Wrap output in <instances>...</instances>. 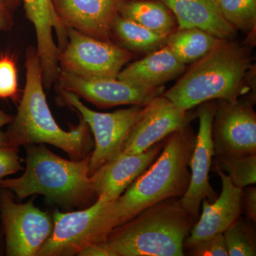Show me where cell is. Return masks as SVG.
Segmentation results:
<instances>
[{"instance_id": "1", "label": "cell", "mask_w": 256, "mask_h": 256, "mask_svg": "<svg viewBox=\"0 0 256 256\" xmlns=\"http://www.w3.org/2000/svg\"><path fill=\"white\" fill-rule=\"evenodd\" d=\"M26 84L18 114L6 133L10 146L50 144L60 148L72 160H82L94 148L90 130L84 119L64 130L56 122L47 102L36 50L26 54Z\"/></svg>"}, {"instance_id": "2", "label": "cell", "mask_w": 256, "mask_h": 256, "mask_svg": "<svg viewBox=\"0 0 256 256\" xmlns=\"http://www.w3.org/2000/svg\"><path fill=\"white\" fill-rule=\"evenodd\" d=\"M196 138L188 124L165 138L156 161L114 200L116 227L158 202L184 196L191 178L188 168Z\"/></svg>"}, {"instance_id": "3", "label": "cell", "mask_w": 256, "mask_h": 256, "mask_svg": "<svg viewBox=\"0 0 256 256\" xmlns=\"http://www.w3.org/2000/svg\"><path fill=\"white\" fill-rule=\"evenodd\" d=\"M252 65L246 47L220 40L162 96L184 110L207 101L236 100L248 92Z\"/></svg>"}, {"instance_id": "4", "label": "cell", "mask_w": 256, "mask_h": 256, "mask_svg": "<svg viewBox=\"0 0 256 256\" xmlns=\"http://www.w3.org/2000/svg\"><path fill=\"white\" fill-rule=\"evenodd\" d=\"M198 218L180 197L168 198L112 229L105 244L116 256H184L185 239Z\"/></svg>"}, {"instance_id": "5", "label": "cell", "mask_w": 256, "mask_h": 256, "mask_svg": "<svg viewBox=\"0 0 256 256\" xmlns=\"http://www.w3.org/2000/svg\"><path fill=\"white\" fill-rule=\"evenodd\" d=\"M26 146L24 173L18 178L0 180V188L14 192L21 200L40 194L65 206H85L96 198L89 173L90 154L68 160L44 144Z\"/></svg>"}, {"instance_id": "6", "label": "cell", "mask_w": 256, "mask_h": 256, "mask_svg": "<svg viewBox=\"0 0 256 256\" xmlns=\"http://www.w3.org/2000/svg\"><path fill=\"white\" fill-rule=\"evenodd\" d=\"M52 233L36 256L78 255L84 248L92 244L106 242L116 228L114 201L96 200L84 210L53 215Z\"/></svg>"}, {"instance_id": "7", "label": "cell", "mask_w": 256, "mask_h": 256, "mask_svg": "<svg viewBox=\"0 0 256 256\" xmlns=\"http://www.w3.org/2000/svg\"><path fill=\"white\" fill-rule=\"evenodd\" d=\"M60 92L62 100L78 112L94 134V151L89 162L92 176L101 166L121 154L133 127L142 116L144 106L99 112L84 105L74 92L62 88Z\"/></svg>"}, {"instance_id": "8", "label": "cell", "mask_w": 256, "mask_h": 256, "mask_svg": "<svg viewBox=\"0 0 256 256\" xmlns=\"http://www.w3.org/2000/svg\"><path fill=\"white\" fill-rule=\"evenodd\" d=\"M68 40L60 50V70L87 79L116 78L132 58L126 48L67 28Z\"/></svg>"}, {"instance_id": "9", "label": "cell", "mask_w": 256, "mask_h": 256, "mask_svg": "<svg viewBox=\"0 0 256 256\" xmlns=\"http://www.w3.org/2000/svg\"><path fill=\"white\" fill-rule=\"evenodd\" d=\"M0 196V210L6 242V255L37 256L53 230V220L32 201L18 204L9 190Z\"/></svg>"}, {"instance_id": "10", "label": "cell", "mask_w": 256, "mask_h": 256, "mask_svg": "<svg viewBox=\"0 0 256 256\" xmlns=\"http://www.w3.org/2000/svg\"><path fill=\"white\" fill-rule=\"evenodd\" d=\"M252 99L217 100L212 122L215 156L256 154V114Z\"/></svg>"}, {"instance_id": "11", "label": "cell", "mask_w": 256, "mask_h": 256, "mask_svg": "<svg viewBox=\"0 0 256 256\" xmlns=\"http://www.w3.org/2000/svg\"><path fill=\"white\" fill-rule=\"evenodd\" d=\"M26 18L36 33L37 55L44 86H52L60 74V54L68 40L67 28L56 10L54 0H22Z\"/></svg>"}, {"instance_id": "12", "label": "cell", "mask_w": 256, "mask_h": 256, "mask_svg": "<svg viewBox=\"0 0 256 256\" xmlns=\"http://www.w3.org/2000/svg\"><path fill=\"white\" fill-rule=\"evenodd\" d=\"M58 80L60 88L74 92L100 108L146 106L164 92L162 86H141L118 78H84L63 70H60Z\"/></svg>"}, {"instance_id": "13", "label": "cell", "mask_w": 256, "mask_h": 256, "mask_svg": "<svg viewBox=\"0 0 256 256\" xmlns=\"http://www.w3.org/2000/svg\"><path fill=\"white\" fill-rule=\"evenodd\" d=\"M216 101L210 100L200 104L196 116L200 119V128L196 143L190 161V183L181 202L185 210L198 218L200 206L204 198L213 202L217 194L210 183V171L212 159L215 156L212 137V122Z\"/></svg>"}, {"instance_id": "14", "label": "cell", "mask_w": 256, "mask_h": 256, "mask_svg": "<svg viewBox=\"0 0 256 256\" xmlns=\"http://www.w3.org/2000/svg\"><path fill=\"white\" fill-rule=\"evenodd\" d=\"M193 117L190 110L180 108L162 94L154 98L144 106L142 116L133 127L121 154L146 150L188 126Z\"/></svg>"}, {"instance_id": "15", "label": "cell", "mask_w": 256, "mask_h": 256, "mask_svg": "<svg viewBox=\"0 0 256 256\" xmlns=\"http://www.w3.org/2000/svg\"><path fill=\"white\" fill-rule=\"evenodd\" d=\"M164 140L142 152L121 154L96 170L92 175L96 200L112 202L118 198L156 161Z\"/></svg>"}, {"instance_id": "16", "label": "cell", "mask_w": 256, "mask_h": 256, "mask_svg": "<svg viewBox=\"0 0 256 256\" xmlns=\"http://www.w3.org/2000/svg\"><path fill=\"white\" fill-rule=\"evenodd\" d=\"M214 168L222 180V193L212 204L204 198L202 214L185 239L184 250L197 242L223 234L242 216V188L236 186L228 175L220 168Z\"/></svg>"}, {"instance_id": "17", "label": "cell", "mask_w": 256, "mask_h": 256, "mask_svg": "<svg viewBox=\"0 0 256 256\" xmlns=\"http://www.w3.org/2000/svg\"><path fill=\"white\" fill-rule=\"evenodd\" d=\"M124 0H56L57 13L67 28L110 41L112 24Z\"/></svg>"}, {"instance_id": "18", "label": "cell", "mask_w": 256, "mask_h": 256, "mask_svg": "<svg viewBox=\"0 0 256 256\" xmlns=\"http://www.w3.org/2000/svg\"><path fill=\"white\" fill-rule=\"evenodd\" d=\"M174 12L180 28H197L222 40H230L236 28L226 21L216 0H160Z\"/></svg>"}, {"instance_id": "19", "label": "cell", "mask_w": 256, "mask_h": 256, "mask_svg": "<svg viewBox=\"0 0 256 256\" xmlns=\"http://www.w3.org/2000/svg\"><path fill=\"white\" fill-rule=\"evenodd\" d=\"M185 68L186 65L166 46L122 68L117 78L141 86H162L182 73Z\"/></svg>"}, {"instance_id": "20", "label": "cell", "mask_w": 256, "mask_h": 256, "mask_svg": "<svg viewBox=\"0 0 256 256\" xmlns=\"http://www.w3.org/2000/svg\"><path fill=\"white\" fill-rule=\"evenodd\" d=\"M208 32L197 28H180L166 37V46L184 64L194 63L206 54L220 42Z\"/></svg>"}, {"instance_id": "21", "label": "cell", "mask_w": 256, "mask_h": 256, "mask_svg": "<svg viewBox=\"0 0 256 256\" xmlns=\"http://www.w3.org/2000/svg\"><path fill=\"white\" fill-rule=\"evenodd\" d=\"M120 14L151 31L168 37L174 31L175 22L168 6L162 2L132 1L124 2Z\"/></svg>"}, {"instance_id": "22", "label": "cell", "mask_w": 256, "mask_h": 256, "mask_svg": "<svg viewBox=\"0 0 256 256\" xmlns=\"http://www.w3.org/2000/svg\"><path fill=\"white\" fill-rule=\"evenodd\" d=\"M112 31L128 50L148 52L166 44V36L151 31L120 14L114 18Z\"/></svg>"}, {"instance_id": "23", "label": "cell", "mask_w": 256, "mask_h": 256, "mask_svg": "<svg viewBox=\"0 0 256 256\" xmlns=\"http://www.w3.org/2000/svg\"><path fill=\"white\" fill-rule=\"evenodd\" d=\"M214 156V166L228 175L236 186L244 188L256 184V154Z\"/></svg>"}, {"instance_id": "24", "label": "cell", "mask_w": 256, "mask_h": 256, "mask_svg": "<svg viewBox=\"0 0 256 256\" xmlns=\"http://www.w3.org/2000/svg\"><path fill=\"white\" fill-rule=\"evenodd\" d=\"M223 235L228 256H256V229L252 220L239 217Z\"/></svg>"}, {"instance_id": "25", "label": "cell", "mask_w": 256, "mask_h": 256, "mask_svg": "<svg viewBox=\"0 0 256 256\" xmlns=\"http://www.w3.org/2000/svg\"><path fill=\"white\" fill-rule=\"evenodd\" d=\"M222 16L233 28L250 31L256 26V0H216Z\"/></svg>"}, {"instance_id": "26", "label": "cell", "mask_w": 256, "mask_h": 256, "mask_svg": "<svg viewBox=\"0 0 256 256\" xmlns=\"http://www.w3.org/2000/svg\"><path fill=\"white\" fill-rule=\"evenodd\" d=\"M18 94L16 63L9 56L0 57V98L14 99Z\"/></svg>"}, {"instance_id": "27", "label": "cell", "mask_w": 256, "mask_h": 256, "mask_svg": "<svg viewBox=\"0 0 256 256\" xmlns=\"http://www.w3.org/2000/svg\"><path fill=\"white\" fill-rule=\"evenodd\" d=\"M184 254L192 256H228L223 234L196 242L185 249Z\"/></svg>"}, {"instance_id": "28", "label": "cell", "mask_w": 256, "mask_h": 256, "mask_svg": "<svg viewBox=\"0 0 256 256\" xmlns=\"http://www.w3.org/2000/svg\"><path fill=\"white\" fill-rule=\"evenodd\" d=\"M18 149L13 146H0V180L22 170Z\"/></svg>"}, {"instance_id": "29", "label": "cell", "mask_w": 256, "mask_h": 256, "mask_svg": "<svg viewBox=\"0 0 256 256\" xmlns=\"http://www.w3.org/2000/svg\"><path fill=\"white\" fill-rule=\"evenodd\" d=\"M242 212L246 216L248 220L254 223L256 222V186H248L242 188Z\"/></svg>"}, {"instance_id": "30", "label": "cell", "mask_w": 256, "mask_h": 256, "mask_svg": "<svg viewBox=\"0 0 256 256\" xmlns=\"http://www.w3.org/2000/svg\"><path fill=\"white\" fill-rule=\"evenodd\" d=\"M80 256H116V254L106 246L105 242L92 244L78 252Z\"/></svg>"}, {"instance_id": "31", "label": "cell", "mask_w": 256, "mask_h": 256, "mask_svg": "<svg viewBox=\"0 0 256 256\" xmlns=\"http://www.w3.org/2000/svg\"><path fill=\"white\" fill-rule=\"evenodd\" d=\"M11 9L8 0H0V33L9 30L12 25Z\"/></svg>"}, {"instance_id": "32", "label": "cell", "mask_w": 256, "mask_h": 256, "mask_svg": "<svg viewBox=\"0 0 256 256\" xmlns=\"http://www.w3.org/2000/svg\"><path fill=\"white\" fill-rule=\"evenodd\" d=\"M12 121V118L0 109V128L6 124H11Z\"/></svg>"}, {"instance_id": "33", "label": "cell", "mask_w": 256, "mask_h": 256, "mask_svg": "<svg viewBox=\"0 0 256 256\" xmlns=\"http://www.w3.org/2000/svg\"><path fill=\"white\" fill-rule=\"evenodd\" d=\"M10 146L8 143V137H6V133L3 132L0 128V146Z\"/></svg>"}, {"instance_id": "34", "label": "cell", "mask_w": 256, "mask_h": 256, "mask_svg": "<svg viewBox=\"0 0 256 256\" xmlns=\"http://www.w3.org/2000/svg\"><path fill=\"white\" fill-rule=\"evenodd\" d=\"M8 3H9L10 6H11L12 9L15 8L18 4V0H8Z\"/></svg>"}]
</instances>
